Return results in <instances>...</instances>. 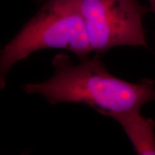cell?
Returning <instances> with one entry per match:
<instances>
[{
  "mask_svg": "<svg viewBox=\"0 0 155 155\" xmlns=\"http://www.w3.org/2000/svg\"><path fill=\"white\" fill-rule=\"evenodd\" d=\"M111 118L121 125L137 154L155 155L154 120L144 117L139 111L116 114Z\"/></svg>",
  "mask_w": 155,
  "mask_h": 155,
  "instance_id": "cell-4",
  "label": "cell"
},
{
  "mask_svg": "<svg viewBox=\"0 0 155 155\" xmlns=\"http://www.w3.org/2000/svg\"><path fill=\"white\" fill-rule=\"evenodd\" d=\"M150 4L151 7H152V10L154 11V12L155 13V0H148Z\"/></svg>",
  "mask_w": 155,
  "mask_h": 155,
  "instance_id": "cell-5",
  "label": "cell"
},
{
  "mask_svg": "<svg viewBox=\"0 0 155 155\" xmlns=\"http://www.w3.org/2000/svg\"><path fill=\"white\" fill-rule=\"evenodd\" d=\"M63 49L81 61L93 49L77 0H48L9 43L0 58V83L17 62L44 49Z\"/></svg>",
  "mask_w": 155,
  "mask_h": 155,
  "instance_id": "cell-2",
  "label": "cell"
},
{
  "mask_svg": "<svg viewBox=\"0 0 155 155\" xmlns=\"http://www.w3.org/2000/svg\"><path fill=\"white\" fill-rule=\"evenodd\" d=\"M55 74L49 80L22 86L28 94L43 96L50 105L59 103L85 104L98 113L112 117L119 114L140 111L147 103L155 101V83L143 79L134 83L114 76L98 56L71 63L68 55L53 58Z\"/></svg>",
  "mask_w": 155,
  "mask_h": 155,
  "instance_id": "cell-1",
  "label": "cell"
},
{
  "mask_svg": "<svg viewBox=\"0 0 155 155\" xmlns=\"http://www.w3.org/2000/svg\"><path fill=\"white\" fill-rule=\"evenodd\" d=\"M93 51L116 46L147 47L144 9L138 0H77Z\"/></svg>",
  "mask_w": 155,
  "mask_h": 155,
  "instance_id": "cell-3",
  "label": "cell"
}]
</instances>
